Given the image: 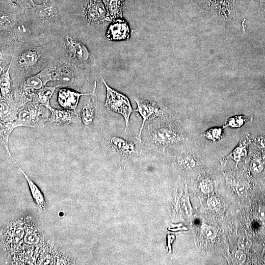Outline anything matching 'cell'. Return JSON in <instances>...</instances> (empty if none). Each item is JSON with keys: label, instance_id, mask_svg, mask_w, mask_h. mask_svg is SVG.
Masks as SVG:
<instances>
[{"label": "cell", "instance_id": "cell-1", "mask_svg": "<svg viewBox=\"0 0 265 265\" xmlns=\"http://www.w3.org/2000/svg\"><path fill=\"white\" fill-rule=\"evenodd\" d=\"M41 105L35 103H28L18 110L14 122L16 127L26 126L30 127L43 126L47 119V109Z\"/></svg>", "mask_w": 265, "mask_h": 265}, {"label": "cell", "instance_id": "cell-2", "mask_svg": "<svg viewBox=\"0 0 265 265\" xmlns=\"http://www.w3.org/2000/svg\"><path fill=\"white\" fill-rule=\"evenodd\" d=\"M152 142L165 147L184 140L186 135L179 125L172 123L160 124L153 129L150 134Z\"/></svg>", "mask_w": 265, "mask_h": 265}, {"label": "cell", "instance_id": "cell-3", "mask_svg": "<svg viewBox=\"0 0 265 265\" xmlns=\"http://www.w3.org/2000/svg\"><path fill=\"white\" fill-rule=\"evenodd\" d=\"M106 88V99L105 106L112 111L121 114L124 118L126 130L129 128V120L132 108L128 97L110 87L102 77Z\"/></svg>", "mask_w": 265, "mask_h": 265}, {"label": "cell", "instance_id": "cell-4", "mask_svg": "<svg viewBox=\"0 0 265 265\" xmlns=\"http://www.w3.org/2000/svg\"><path fill=\"white\" fill-rule=\"evenodd\" d=\"M137 104V108L134 110L139 113L142 118V123L137 138L141 142V133L145 122L157 117H162L165 111L157 103L134 98Z\"/></svg>", "mask_w": 265, "mask_h": 265}, {"label": "cell", "instance_id": "cell-5", "mask_svg": "<svg viewBox=\"0 0 265 265\" xmlns=\"http://www.w3.org/2000/svg\"><path fill=\"white\" fill-rule=\"evenodd\" d=\"M59 4L56 0H48L36 3L26 11L30 12L41 21L50 23L57 19L59 13Z\"/></svg>", "mask_w": 265, "mask_h": 265}, {"label": "cell", "instance_id": "cell-6", "mask_svg": "<svg viewBox=\"0 0 265 265\" xmlns=\"http://www.w3.org/2000/svg\"><path fill=\"white\" fill-rule=\"evenodd\" d=\"M84 16L89 24L106 21L107 12L102 0H89L84 10Z\"/></svg>", "mask_w": 265, "mask_h": 265}, {"label": "cell", "instance_id": "cell-7", "mask_svg": "<svg viewBox=\"0 0 265 265\" xmlns=\"http://www.w3.org/2000/svg\"><path fill=\"white\" fill-rule=\"evenodd\" d=\"M130 33V27L127 21L123 18H118L110 24L106 36L109 40L118 41L128 39Z\"/></svg>", "mask_w": 265, "mask_h": 265}, {"label": "cell", "instance_id": "cell-8", "mask_svg": "<svg viewBox=\"0 0 265 265\" xmlns=\"http://www.w3.org/2000/svg\"><path fill=\"white\" fill-rule=\"evenodd\" d=\"M92 93H80L67 88H62L58 93V103L65 109H75L81 96L91 95Z\"/></svg>", "mask_w": 265, "mask_h": 265}, {"label": "cell", "instance_id": "cell-9", "mask_svg": "<svg viewBox=\"0 0 265 265\" xmlns=\"http://www.w3.org/2000/svg\"><path fill=\"white\" fill-rule=\"evenodd\" d=\"M51 80V69L46 68L38 74L28 78L25 82V86L27 89L37 91L45 86L47 82Z\"/></svg>", "mask_w": 265, "mask_h": 265}, {"label": "cell", "instance_id": "cell-10", "mask_svg": "<svg viewBox=\"0 0 265 265\" xmlns=\"http://www.w3.org/2000/svg\"><path fill=\"white\" fill-rule=\"evenodd\" d=\"M48 109L51 112L49 120L52 123L69 124L76 123L79 121L78 115L71 110L55 109L51 106Z\"/></svg>", "mask_w": 265, "mask_h": 265}, {"label": "cell", "instance_id": "cell-11", "mask_svg": "<svg viewBox=\"0 0 265 265\" xmlns=\"http://www.w3.org/2000/svg\"><path fill=\"white\" fill-rule=\"evenodd\" d=\"M66 47L69 53L80 61H87L90 57V53L87 47L70 36L66 38Z\"/></svg>", "mask_w": 265, "mask_h": 265}, {"label": "cell", "instance_id": "cell-12", "mask_svg": "<svg viewBox=\"0 0 265 265\" xmlns=\"http://www.w3.org/2000/svg\"><path fill=\"white\" fill-rule=\"evenodd\" d=\"M95 88L96 84H94L92 96L85 99L82 104L80 116L81 121L85 125H90L93 122L95 117L96 99L94 95Z\"/></svg>", "mask_w": 265, "mask_h": 265}, {"label": "cell", "instance_id": "cell-13", "mask_svg": "<svg viewBox=\"0 0 265 265\" xmlns=\"http://www.w3.org/2000/svg\"><path fill=\"white\" fill-rule=\"evenodd\" d=\"M10 157L17 165V167H18L19 169L26 180L31 195L37 207L40 210H44L45 208L46 202L42 192L35 183L21 169L14 159L12 156Z\"/></svg>", "mask_w": 265, "mask_h": 265}, {"label": "cell", "instance_id": "cell-14", "mask_svg": "<svg viewBox=\"0 0 265 265\" xmlns=\"http://www.w3.org/2000/svg\"><path fill=\"white\" fill-rule=\"evenodd\" d=\"M107 12L106 21L123 18L122 7L124 0H102Z\"/></svg>", "mask_w": 265, "mask_h": 265}, {"label": "cell", "instance_id": "cell-15", "mask_svg": "<svg viewBox=\"0 0 265 265\" xmlns=\"http://www.w3.org/2000/svg\"><path fill=\"white\" fill-rule=\"evenodd\" d=\"M12 60L13 58L11 59L6 70L0 75V101H9L11 98L12 80L10 79L9 71Z\"/></svg>", "mask_w": 265, "mask_h": 265}, {"label": "cell", "instance_id": "cell-16", "mask_svg": "<svg viewBox=\"0 0 265 265\" xmlns=\"http://www.w3.org/2000/svg\"><path fill=\"white\" fill-rule=\"evenodd\" d=\"M204 4L208 8L219 12L233 10L236 8L237 0H203Z\"/></svg>", "mask_w": 265, "mask_h": 265}, {"label": "cell", "instance_id": "cell-17", "mask_svg": "<svg viewBox=\"0 0 265 265\" xmlns=\"http://www.w3.org/2000/svg\"><path fill=\"white\" fill-rule=\"evenodd\" d=\"M110 143L116 150L123 155L129 156L134 152L135 146L133 143L119 137H112L110 139Z\"/></svg>", "mask_w": 265, "mask_h": 265}, {"label": "cell", "instance_id": "cell-18", "mask_svg": "<svg viewBox=\"0 0 265 265\" xmlns=\"http://www.w3.org/2000/svg\"><path fill=\"white\" fill-rule=\"evenodd\" d=\"M55 89V86L43 87L36 91L33 102L48 108L51 106L50 101Z\"/></svg>", "mask_w": 265, "mask_h": 265}, {"label": "cell", "instance_id": "cell-19", "mask_svg": "<svg viewBox=\"0 0 265 265\" xmlns=\"http://www.w3.org/2000/svg\"><path fill=\"white\" fill-rule=\"evenodd\" d=\"M249 144V139L247 135L242 138L238 145L228 156L237 162L243 160L247 154V148Z\"/></svg>", "mask_w": 265, "mask_h": 265}, {"label": "cell", "instance_id": "cell-20", "mask_svg": "<svg viewBox=\"0 0 265 265\" xmlns=\"http://www.w3.org/2000/svg\"><path fill=\"white\" fill-rule=\"evenodd\" d=\"M40 55L38 52L32 49L23 52L19 57V63L23 67H30L38 61Z\"/></svg>", "mask_w": 265, "mask_h": 265}, {"label": "cell", "instance_id": "cell-21", "mask_svg": "<svg viewBox=\"0 0 265 265\" xmlns=\"http://www.w3.org/2000/svg\"><path fill=\"white\" fill-rule=\"evenodd\" d=\"M16 128L14 122L12 121L0 122V140L10 156L11 155L8 146L9 137L12 131Z\"/></svg>", "mask_w": 265, "mask_h": 265}, {"label": "cell", "instance_id": "cell-22", "mask_svg": "<svg viewBox=\"0 0 265 265\" xmlns=\"http://www.w3.org/2000/svg\"><path fill=\"white\" fill-rule=\"evenodd\" d=\"M251 118L242 115H235L227 119L223 127H229L238 128L242 126L246 122L250 121Z\"/></svg>", "mask_w": 265, "mask_h": 265}, {"label": "cell", "instance_id": "cell-23", "mask_svg": "<svg viewBox=\"0 0 265 265\" xmlns=\"http://www.w3.org/2000/svg\"><path fill=\"white\" fill-rule=\"evenodd\" d=\"M223 127H215L205 132L202 136L212 142H216L223 137Z\"/></svg>", "mask_w": 265, "mask_h": 265}, {"label": "cell", "instance_id": "cell-24", "mask_svg": "<svg viewBox=\"0 0 265 265\" xmlns=\"http://www.w3.org/2000/svg\"><path fill=\"white\" fill-rule=\"evenodd\" d=\"M196 160L192 155L189 153L182 154L179 159V163L184 169L193 168L196 165Z\"/></svg>", "mask_w": 265, "mask_h": 265}, {"label": "cell", "instance_id": "cell-25", "mask_svg": "<svg viewBox=\"0 0 265 265\" xmlns=\"http://www.w3.org/2000/svg\"><path fill=\"white\" fill-rule=\"evenodd\" d=\"M202 234L206 238L210 239L215 238L217 235V231L213 227L207 225L203 224L201 228Z\"/></svg>", "mask_w": 265, "mask_h": 265}, {"label": "cell", "instance_id": "cell-26", "mask_svg": "<svg viewBox=\"0 0 265 265\" xmlns=\"http://www.w3.org/2000/svg\"><path fill=\"white\" fill-rule=\"evenodd\" d=\"M252 244L251 241L246 236H242L239 238L238 241V246L239 249L242 251L248 250Z\"/></svg>", "mask_w": 265, "mask_h": 265}, {"label": "cell", "instance_id": "cell-27", "mask_svg": "<svg viewBox=\"0 0 265 265\" xmlns=\"http://www.w3.org/2000/svg\"><path fill=\"white\" fill-rule=\"evenodd\" d=\"M200 188L203 193L207 194L212 191L213 185L210 180L205 179L200 183Z\"/></svg>", "mask_w": 265, "mask_h": 265}, {"label": "cell", "instance_id": "cell-28", "mask_svg": "<svg viewBox=\"0 0 265 265\" xmlns=\"http://www.w3.org/2000/svg\"><path fill=\"white\" fill-rule=\"evenodd\" d=\"M250 169L254 173H260L263 170V165L258 159H253L250 163Z\"/></svg>", "mask_w": 265, "mask_h": 265}, {"label": "cell", "instance_id": "cell-29", "mask_svg": "<svg viewBox=\"0 0 265 265\" xmlns=\"http://www.w3.org/2000/svg\"><path fill=\"white\" fill-rule=\"evenodd\" d=\"M22 11L31 8L35 3L33 0H17Z\"/></svg>", "mask_w": 265, "mask_h": 265}, {"label": "cell", "instance_id": "cell-30", "mask_svg": "<svg viewBox=\"0 0 265 265\" xmlns=\"http://www.w3.org/2000/svg\"><path fill=\"white\" fill-rule=\"evenodd\" d=\"M182 206L184 213L186 216H189L191 214V208L187 198H186L184 200Z\"/></svg>", "mask_w": 265, "mask_h": 265}, {"label": "cell", "instance_id": "cell-31", "mask_svg": "<svg viewBox=\"0 0 265 265\" xmlns=\"http://www.w3.org/2000/svg\"><path fill=\"white\" fill-rule=\"evenodd\" d=\"M236 190L238 195L243 196L247 191V187L243 183H239L236 187Z\"/></svg>", "mask_w": 265, "mask_h": 265}, {"label": "cell", "instance_id": "cell-32", "mask_svg": "<svg viewBox=\"0 0 265 265\" xmlns=\"http://www.w3.org/2000/svg\"><path fill=\"white\" fill-rule=\"evenodd\" d=\"M236 260L239 263H243L246 260V255L243 251L240 250L237 251L235 255Z\"/></svg>", "mask_w": 265, "mask_h": 265}, {"label": "cell", "instance_id": "cell-33", "mask_svg": "<svg viewBox=\"0 0 265 265\" xmlns=\"http://www.w3.org/2000/svg\"><path fill=\"white\" fill-rule=\"evenodd\" d=\"M219 200L214 196L210 197L207 200L208 205L212 208L215 207L219 204Z\"/></svg>", "mask_w": 265, "mask_h": 265}, {"label": "cell", "instance_id": "cell-34", "mask_svg": "<svg viewBox=\"0 0 265 265\" xmlns=\"http://www.w3.org/2000/svg\"><path fill=\"white\" fill-rule=\"evenodd\" d=\"M258 215L262 220H265V207L260 206L258 209Z\"/></svg>", "mask_w": 265, "mask_h": 265}, {"label": "cell", "instance_id": "cell-35", "mask_svg": "<svg viewBox=\"0 0 265 265\" xmlns=\"http://www.w3.org/2000/svg\"><path fill=\"white\" fill-rule=\"evenodd\" d=\"M33 0L34 2V0H35V1H36V2H41V3H42V2H44L46 1H47L48 0Z\"/></svg>", "mask_w": 265, "mask_h": 265}, {"label": "cell", "instance_id": "cell-36", "mask_svg": "<svg viewBox=\"0 0 265 265\" xmlns=\"http://www.w3.org/2000/svg\"><path fill=\"white\" fill-rule=\"evenodd\" d=\"M264 263H265V257H264Z\"/></svg>", "mask_w": 265, "mask_h": 265}]
</instances>
